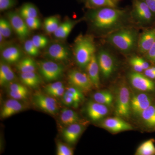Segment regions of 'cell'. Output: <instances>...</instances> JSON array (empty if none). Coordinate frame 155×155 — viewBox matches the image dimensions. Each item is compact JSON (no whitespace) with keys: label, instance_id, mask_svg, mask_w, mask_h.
I'll return each instance as SVG.
<instances>
[{"label":"cell","instance_id":"cell-33","mask_svg":"<svg viewBox=\"0 0 155 155\" xmlns=\"http://www.w3.org/2000/svg\"><path fill=\"white\" fill-rule=\"evenodd\" d=\"M13 30L9 20L1 18L0 19V34L5 38H8L11 36Z\"/></svg>","mask_w":155,"mask_h":155},{"label":"cell","instance_id":"cell-7","mask_svg":"<svg viewBox=\"0 0 155 155\" xmlns=\"http://www.w3.org/2000/svg\"><path fill=\"white\" fill-rule=\"evenodd\" d=\"M34 104L39 109L51 115L58 113L59 108L57 101L54 97L38 92L33 97Z\"/></svg>","mask_w":155,"mask_h":155},{"label":"cell","instance_id":"cell-23","mask_svg":"<svg viewBox=\"0 0 155 155\" xmlns=\"http://www.w3.org/2000/svg\"><path fill=\"white\" fill-rule=\"evenodd\" d=\"M77 22V21L69 20L61 23L54 32V35L60 39L67 38Z\"/></svg>","mask_w":155,"mask_h":155},{"label":"cell","instance_id":"cell-2","mask_svg":"<svg viewBox=\"0 0 155 155\" xmlns=\"http://www.w3.org/2000/svg\"><path fill=\"white\" fill-rule=\"evenodd\" d=\"M107 40L117 49L124 53L134 49L138 43L137 31L133 28H119L108 35Z\"/></svg>","mask_w":155,"mask_h":155},{"label":"cell","instance_id":"cell-6","mask_svg":"<svg viewBox=\"0 0 155 155\" xmlns=\"http://www.w3.org/2000/svg\"><path fill=\"white\" fill-rule=\"evenodd\" d=\"M130 93L127 86L121 85L117 91L116 113L117 116L127 118L130 116Z\"/></svg>","mask_w":155,"mask_h":155},{"label":"cell","instance_id":"cell-9","mask_svg":"<svg viewBox=\"0 0 155 155\" xmlns=\"http://www.w3.org/2000/svg\"><path fill=\"white\" fill-rule=\"evenodd\" d=\"M8 14V18L13 30L20 39L24 40L30 33V29L26 25L25 19L19 15L18 12L12 11L9 12Z\"/></svg>","mask_w":155,"mask_h":155},{"label":"cell","instance_id":"cell-39","mask_svg":"<svg viewBox=\"0 0 155 155\" xmlns=\"http://www.w3.org/2000/svg\"><path fill=\"white\" fill-rule=\"evenodd\" d=\"M8 92L9 96L12 98L19 101L26 99L28 95V89L18 92L8 91Z\"/></svg>","mask_w":155,"mask_h":155},{"label":"cell","instance_id":"cell-25","mask_svg":"<svg viewBox=\"0 0 155 155\" xmlns=\"http://www.w3.org/2000/svg\"><path fill=\"white\" fill-rule=\"evenodd\" d=\"M16 67L21 73L35 72L38 64L33 58L27 57L20 60L17 63Z\"/></svg>","mask_w":155,"mask_h":155},{"label":"cell","instance_id":"cell-35","mask_svg":"<svg viewBox=\"0 0 155 155\" xmlns=\"http://www.w3.org/2000/svg\"><path fill=\"white\" fill-rule=\"evenodd\" d=\"M35 45L38 49L43 48L47 45L48 43V39L46 37L41 35H36L31 38Z\"/></svg>","mask_w":155,"mask_h":155},{"label":"cell","instance_id":"cell-21","mask_svg":"<svg viewBox=\"0 0 155 155\" xmlns=\"http://www.w3.org/2000/svg\"><path fill=\"white\" fill-rule=\"evenodd\" d=\"M15 73L8 64L1 62L0 65V84L4 86L11 83L15 79Z\"/></svg>","mask_w":155,"mask_h":155},{"label":"cell","instance_id":"cell-8","mask_svg":"<svg viewBox=\"0 0 155 155\" xmlns=\"http://www.w3.org/2000/svg\"><path fill=\"white\" fill-rule=\"evenodd\" d=\"M68 78L71 86L77 87L82 92H88L94 86L88 75L78 70L70 71L68 73Z\"/></svg>","mask_w":155,"mask_h":155},{"label":"cell","instance_id":"cell-20","mask_svg":"<svg viewBox=\"0 0 155 155\" xmlns=\"http://www.w3.org/2000/svg\"><path fill=\"white\" fill-rule=\"evenodd\" d=\"M86 69L87 71V74L90 78L94 87L98 88L100 86V70L97 57L95 54L93 56Z\"/></svg>","mask_w":155,"mask_h":155},{"label":"cell","instance_id":"cell-28","mask_svg":"<svg viewBox=\"0 0 155 155\" xmlns=\"http://www.w3.org/2000/svg\"><path fill=\"white\" fill-rule=\"evenodd\" d=\"M93 99L96 102L109 106L112 105L114 98L110 92L104 90L94 93L93 95Z\"/></svg>","mask_w":155,"mask_h":155},{"label":"cell","instance_id":"cell-37","mask_svg":"<svg viewBox=\"0 0 155 155\" xmlns=\"http://www.w3.org/2000/svg\"><path fill=\"white\" fill-rule=\"evenodd\" d=\"M24 19L30 30L38 29L41 26V22L38 17H31Z\"/></svg>","mask_w":155,"mask_h":155},{"label":"cell","instance_id":"cell-4","mask_svg":"<svg viewBox=\"0 0 155 155\" xmlns=\"http://www.w3.org/2000/svg\"><path fill=\"white\" fill-rule=\"evenodd\" d=\"M131 14L136 22L143 25L152 24L155 18L143 0H132Z\"/></svg>","mask_w":155,"mask_h":155},{"label":"cell","instance_id":"cell-48","mask_svg":"<svg viewBox=\"0 0 155 155\" xmlns=\"http://www.w3.org/2000/svg\"><path fill=\"white\" fill-rule=\"evenodd\" d=\"M81 1H84V0H81Z\"/></svg>","mask_w":155,"mask_h":155},{"label":"cell","instance_id":"cell-15","mask_svg":"<svg viewBox=\"0 0 155 155\" xmlns=\"http://www.w3.org/2000/svg\"><path fill=\"white\" fill-rule=\"evenodd\" d=\"M86 109L89 117L94 121H97L102 119L109 113L107 106L96 102H89Z\"/></svg>","mask_w":155,"mask_h":155},{"label":"cell","instance_id":"cell-19","mask_svg":"<svg viewBox=\"0 0 155 155\" xmlns=\"http://www.w3.org/2000/svg\"><path fill=\"white\" fill-rule=\"evenodd\" d=\"M2 57L6 63L8 64H15L21 60L22 51L16 46H10L3 49L2 52Z\"/></svg>","mask_w":155,"mask_h":155},{"label":"cell","instance_id":"cell-11","mask_svg":"<svg viewBox=\"0 0 155 155\" xmlns=\"http://www.w3.org/2000/svg\"><path fill=\"white\" fill-rule=\"evenodd\" d=\"M130 83L134 88L140 91H153L155 89V84L145 75L140 72H134L129 75Z\"/></svg>","mask_w":155,"mask_h":155},{"label":"cell","instance_id":"cell-12","mask_svg":"<svg viewBox=\"0 0 155 155\" xmlns=\"http://www.w3.org/2000/svg\"><path fill=\"white\" fill-rule=\"evenodd\" d=\"M102 126L113 133L133 129L131 125L119 117H111L105 119L102 122Z\"/></svg>","mask_w":155,"mask_h":155},{"label":"cell","instance_id":"cell-22","mask_svg":"<svg viewBox=\"0 0 155 155\" xmlns=\"http://www.w3.org/2000/svg\"><path fill=\"white\" fill-rule=\"evenodd\" d=\"M20 79L22 84L32 88L38 87L41 83V78L35 72L21 73Z\"/></svg>","mask_w":155,"mask_h":155},{"label":"cell","instance_id":"cell-45","mask_svg":"<svg viewBox=\"0 0 155 155\" xmlns=\"http://www.w3.org/2000/svg\"><path fill=\"white\" fill-rule=\"evenodd\" d=\"M65 91H66V90H65V87L64 86L52 92L48 95L54 97H62L65 94Z\"/></svg>","mask_w":155,"mask_h":155},{"label":"cell","instance_id":"cell-38","mask_svg":"<svg viewBox=\"0 0 155 155\" xmlns=\"http://www.w3.org/2000/svg\"><path fill=\"white\" fill-rule=\"evenodd\" d=\"M17 0H0V11L10 10L17 5Z\"/></svg>","mask_w":155,"mask_h":155},{"label":"cell","instance_id":"cell-30","mask_svg":"<svg viewBox=\"0 0 155 155\" xmlns=\"http://www.w3.org/2000/svg\"><path fill=\"white\" fill-rule=\"evenodd\" d=\"M141 116L143 122L148 127L155 126V106H149L142 112Z\"/></svg>","mask_w":155,"mask_h":155},{"label":"cell","instance_id":"cell-31","mask_svg":"<svg viewBox=\"0 0 155 155\" xmlns=\"http://www.w3.org/2000/svg\"><path fill=\"white\" fill-rule=\"evenodd\" d=\"M60 24V19L57 16H51L45 19L44 26L47 33H54Z\"/></svg>","mask_w":155,"mask_h":155},{"label":"cell","instance_id":"cell-29","mask_svg":"<svg viewBox=\"0 0 155 155\" xmlns=\"http://www.w3.org/2000/svg\"><path fill=\"white\" fill-rule=\"evenodd\" d=\"M155 140L150 139L142 143L137 150V155H153L155 154Z\"/></svg>","mask_w":155,"mask_h":155},{"label":"cell","instance_id":"cell-10","mask_svg":"<svg viewBox=\"0 0 155 155\" xmlns=\"http://www.w3.org/2000/svg\"><path fill=\"white\" fill-rule=\"evenodd\" d=\"M97 57L101 73L104 77L108 78L113 74L116 67L114 57L104 50H101Z\"/></svg>","mask_w":155,"mask_h":155},{"label":"cell","instance_id":"cell-13","mask_svg":"<svg viewBox=\"0 0 155 155\" xmlns=\"http://www.w3.org/2000/svg\"><path fill=\"white\" fill-rule=\"evenodd\" d=\"M151 104L150 97L145 93L135 95L130 100L131 110L137 115H140L142 112L150 106Z\"/></svg>","mask_w":155,"mask_h":155},{"label":"cell","instance_id":"cell-46","mask_svg":"<svg viewBox=\"0 0 155 155\" xmlns=\"http://www.w3.org/2000/svg\"><path fill=\"white\" fill-rule=\"evenodd\" d=\"M144 75L150 79H155V67H149L144 70Z\"/></svg>","mask_w":155,"mask_h":155},{"label":"cell","instance_id":"cell-18","mask_svg":"<svg viewBox=\"0 0 155 155\" xmlns=\"http://www.w3.org/2000/svg\"><path fill=\"white\" fill-rule=\"evenodd\" d=\"M155 42V28L146 31L138 38L139 51L142 54H146Z\"/></svg>","mask_w":155,"mask_h":155},{"label":"cell","instance_id":"cell-34","mask_svg":"<svg viewBox=\"0 0 155 155\" xmlns=\"http://www.w3.org/2000/svg\"><path fill=\"white\" fill-rule=\"evenodd\" d=\"M24 49L27 54L32 57H36L39 53V49L35 45L31 39L27 40L25 42Z\"/></svg>","mask_w":155,"mask_h":155},{"label":"cell","instance_id":"cell-47","mask_svg":"<svg viewBox=\"0 0 155 155\" xmlns=\"http://www.w3.org/2000/svg\"><path fill=\"white\" fill-rule=\"evenodd\" d=\"M155 16V0H143Z\"/></svg>","mask_w":155,"mask_h":155},{"label":"cell","instance_id":"cell-32","mask_svg":"<svg viewBox=\"0 0 155 155\" xmlns=\"http://www.w3.org/2000/svg\"><path fill=\"white\" fill-rule=\"evenodd\" d=\"M65 93L72 97L78 105L84 98L83 92L75 87L71 86L67 87Z\"/></svg>","mask_w":155,"mask_h":155},{"label":"cell","instance_id":"cell-1","mask_svg":"<svg viewBox=\"0 0 155 155\" xmlns=\"http://www.w3.org/2000/svg\"><path fill=\"white\" fill-rule=\"evenodd\" d=\"M126 11L124 9L104 7L90 9L88 18L95 29L107 32L121 28L126 19Z\"/></svg>","mask_w":155,"mask_h":155},{"label":"cell","instance_id":"cell-3","mask_svg":"<svg viewBox=\"0 0 155 155\" xmlns=\"http://www.w3.org/2000/svg\"><path fill=\"white\" fill-rule=\"evenodd\" d=\"M96 51L93 38L89 35H80L74 44V53L76 64L81 69L86 68Z\"/></svg>","mask_w":155,"mask_h":155},{"label":"cell","instance_id":"cell-40","mask_svg":"<svg viewBox=\"0 0 155 155\" xmlns=\"http://www.w3.org/2000/svg\"><path fill=\"white\" fill-rule=\"evenodd\" d=\"M64 86V84L62 82L56 81L46 85L45 87V92L49 95L56 90Z\"/></svg>","mask_w":155,"mask_h":155},{"label":"cell","instance_id":"cell-27","mask_svg":"<svg viewBox=\"0 0 155 155\" xmlns=\"http://www.w3.org/2000/svg\"><path fill=\"white\" fill-rule=\"evenodd\" d=\"M19 15L23 18L38 17V11L36 6L31 3H25L20 7L18 12Z\"/></svg>","mask_w":155,"mask_h":155},{"label":"cell","instance_id":"cell-41","mask_svg":"<svg viewBox=\"0 0 155 155\" xmlns=\"http://www.w3.org/2000/svg\"><path fill=\"white\" fill-rule=\"evenodd\" d=\"M62 102L65 105L68 107H72L74 108H77L78 105L75 103V101L69 95L67 94L66 93L62 97Z\"/></svg>","mask_w":155,"mask_h":155},{"label":"cell","instance_id":"cell-16","mask_svg":"<svg viewBox=\"0 0 155 155\" xmlns=\"http://www.w3.org/2000/svg\"><path fill=\"white\" fill-rule=\"evenodd\" d=\"M24 105L19 100L11 99L4 103L1 111V117L6 119L19 113L24 109Z\"/></svg>","mask_w":155,"mask_h":155},{"label":"cell","instance_id":"cell-26","mask_svg":"<svg viewBox=\"0 0 155 155\" xmlns=\"http://www.w3.org/2000/svg\"><path fill=\"white\" fill-rule=\"evenodd\" d=\"M60 119L62 124L68 126L78 123L80 118L75 111L71 109L64 108L61 111Z\"/></svg>","mask_w":155,"mask_h":155},{"label":"cell","instance_id":"cell-43","mask_svg":"<svg viewBox=\"0 0 155 155\" xmlns=\"http://www.w3.org/2000/svg\"><path fill=\"white\" fill-rule=\"evenodd\" d=\"M26 86L22 84L12 83L9 85L8 91L18 92L27 90Z\"/></svg>","mask_w":155,"mask_h":155},{"label":"cell","instance_id":"cell-42","mask_svg":"<svg viewBox=\"0 0 155 155\" xmlns=\"http://www.w3.org/2000/svg\"><path fill=\"white\" fill-rule=\"evenodd\" d=\"M130 64L135 72L140 73L144 71L139 62L137 57H134L131 58L130 60Z\"/></svg>","mask_w":155,"mask_h":155},{"label":"cell","instance_id":"cell-36","mask_svg":"<svg viewBox=\"0 0 155 155\" xmlns=\"http://www.w3.org/2000/svg\"><path fill=\"white\" fill-rule=\"evenodd\" d=\"M57 147L58 155H72L74 154L72 149L63 143H58Z\"/></svg>","mask_w":155,"mask_h":155},{"label":"cell","instance_id":"cell-5","mask_svg":"<svg viewBox=\"0 0 155 155\" xmlns=\"http://www.w3.org/2000/svg\"><path fill=\"white\" fill-rule=\"evenodd\" d=\"M38 67L41 75L48 82L58 80L64 73V66L54 61H40Z\"/></svg>","mask_w":155,"mask_h":155},{"label":"cell","instance_id":"cell-24","mask_svg":"<svg viewBox=\"0 0 155 155\" xmlns=\"http://www.w3.org/2000/svg\"><path fill=\"white\" fill-rule=\"evenodd\" d=\"M122 0H84L85 5L88 8L95 9L104 7L117 8Z\"/></svg>","mask_w":155,"mask_h":155},{"label":"cell","instance_id":"cell-17","mask_svg":"<svg viewBox=\"0 0 155 155\" xmlns=\"http://www.w3.org/2000/svg\"><path fill=\"white\" fill-rule=\"evenodd\" d=\"M83 126L79 123H76L68 125L62 132L64 140L69 144H74L77 141L83 132Z\"/></svg>","mask_w":155,"mask_h":155},{"label":"cell","instance_id":"cell-44","mask_svg":"<svg viewBox=\"0 0 155 155\" xmlns=\"http://www.w3.org/2000/svg\"><path fill=\"white\" fill-rule=\"evenodd\" d=\"M145 54L148 60L155 63V42Z\"/></svg>","mask_w":155,"mask_h":155},{"label":"cell","instance_id":"cell-14","mask_svg":"<svg viewBox=\"0 0 155 155\" xmlns=\"http://www.w3.org/2000/svg\"><path fill=\"white\" fill-rule=\"evenodd\" d=\"M47 55L50 59L58 61H67L69 57V50L64 45L54 43L48 48Z\"/></svg>","mask_w":155,"mask_h":155}]
</instances>
